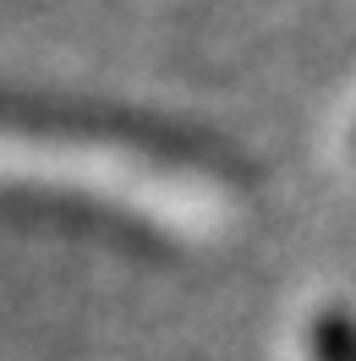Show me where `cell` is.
<instances>
[{"mask_svg": "<svg viewBox=\"0 0 356 361\" xmlns=\"http://www.w3.org/2000/svg\"><path fill=\"white\" fill-rule=\"evenodd\" d=\"M307 361H356V339L340 334V323H312Z\"/></svg>", "mask_w": 356, "mask_h": 361, "instance_id": "obj_1", "label": "cell"}, {"mask_svg": "<svg viewBox=\"0 0 356 361\" xmlns=\"http://www.w3.org/2000/svg\"><path fill=\"white\" fill-rule=\"evenodd\" d=\"M351 137H356V115H351Z\"/></svg>", "mask_w": 356, "mask_h": 361, "instance_id": "obj_2", "label": "cell"}]
</instances>
